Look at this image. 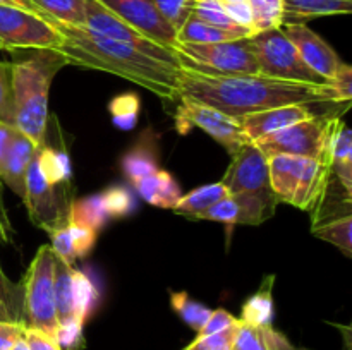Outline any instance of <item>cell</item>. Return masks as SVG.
Instances as JSON below:
<instances>
[{"mask_svg": "<svg viewBox=\"0 0 352 350\" xmlns=\"http://www.w3.org/2000/svg\"><path fill=\"white\" fill-rule=\"evenodd\" d=\"M62 36L50 21L12 5H0V48L7 51L28 48L58 50Z\"/></svg>", "mask_w": 352, "mask_h": 350, "instance_id": "cell-10", "label": "cell"}, {"mask_svg": "<svg viewBox=\"0 0 352 350\" xmlns=\"http://www.w3.org/2000/svg\"><path fill=\"white\" fill-rule=\"evenodd\" d=\"M181 98L208 105L234 119L275 106L344 103L337 100L330 82L308 84L261 74L203 75L184 69L179 81Z\"/></svg>", "mask_w": 352, "mask_h": 350, "instance_id": "cell-2", "label": "cell"}, {"mask_svg": "<svg viewBox=\"0 0 352 350\" xmlns=\"http://www.w3.org/2000/svg\"><path fill=\"white\" fill-rule=\"evenodd\" d=\"M340 115H316L254 141L265 156L292 154L330 161V139Z\"/></svg>", "mask_w": 352, "mask_h": 350, "instance_id": "cell-7", "label": "cell"}, {"mask_svg": "<svg viewBox=\"0 0 352 350\" xmlns=\"http://www.w3.org/2000/svg\"><path fill=\"white\" fill-rule=\"evenodd\" d=\"M0 321H10L9 312L6 311V307H3L2 304H0Z\"/></svg>", "mask_w": 352, "mask_h": 350, "instance_id": "cell-54", "label": "cell"}, {"mask_svg": "<svg viewBox=\"0 0 352 350\" xmlns=\"http://www.w3.org/2000/svg\"><path fill=\"white\" fill-rule=\"evenodd\" d=\"M69 233H71L72 247H74V253L78 259H85L89 256V253L93 250L96 244V237L98 232L91 229H86V226L74 225V223H67Z\"/></svg>", "mask_w": 352, "mask_h": 350, "instance_id": "cell-45", "label": "cell"}, {"mask_svg": "<svg viewBox=\"0 0 352 350\" xmlns=\"http://www.w3.org/2000/svg\"><path fill=\"white\" fill-rule=\"evenodd\" d=\"M309 158L292 156V154H274L268 156V175L270 185L278 202L292 205L299 178Z\"/></svg>", "mask_w": 352, "mask_h": 350, "instance_id": "cell-16", "label": "cell"}, {"mask_svg": "<svg viewBox=\"0 0 352 350\" xmlns=\"http://www.w3.org/2000/svg\"><path fill=\"white\" fill-rule=\"evenodd\" d=\"M344 350H351V331L346 329V349Z\"/></svg>", "mask_w": 352, "mask_h": 350, "instance_id": "cell-56", "label": "cell"}, {"mask_svg": "<svg viewBox=\"0 0 352 350\" xmlns=\"http://www.w3.org/2000/svg\"><path fill=\"white\" fill-rule=\"evenodd\" d=\"M0 126L16 129V108H14L12 67L10 62L0 60Z\"/></svg>", "mask_w": 352, "mask_h": 350, "instance_id": "cell-38", "label": "cell"}, {"mask_svg": "<svg viewBox=\"0 0 352 350\" xmlns=\"http://www.w3.org/2000/svg\"><path fill=\"white\" fill-rule=\"evenodd\" d=\"M12 54L16 129L40 146L48 126V95L55 75L67 64L54 48H28Z\"/></svg>", "mask_w": 352, "mask_h": 350, "instance_id": "cell-3", "label": "cell"}, {"mask_svg": "<svg viewBox=\"0 0 352 350\" xmlns=\"http://www.w3.org/2000/svg\"><path fill=\"white\" fill-rule=\"evenodd\" d=\"M170 305L172 309L177 312L179 318H181L189 328L195 329L196 333L205 326V323L208 321L210 314H212L213 311V309L206 307L201 302L189 297L188 292H172Z\"/></svg>", "mask_w": 352, "mask_h": 350, "instance_id": "cell-33", "label": "cell"}, {"mask_svg": "<svg viewBox=\"0 0 352 350\" xmlns=\"http://www.w3.org/2000/svg\"><path fill=\"white\" fill-rule=\"evenodd\" d=\"M179 64L184 71L203 75H250L260 74L256 58L248 38L220 43H179Z\"/></svg>", "mask_w": 352, "mask_h": 350, "instance_id": "cell-5", "label": "cell"}, {"mask_svg": "<svg viewBox=\"0 0 352 350\" xmlns=\"http://www.w3.org/2000/svg\"><path fill=\"white\" fill-rule=\"evenodd\" d=\"M282 30L311 71L322 75L327 82L336 78L342 60L320 34H316L306 24H287L282 26Z\"/></svg>", "mask_w": 352, "mask_h": 350, "instance_id": "cell-13", "label": "cell"}, {"mask_svg": "<svg viewBox=\"0 0 352 350\" xmlns=\"http://www.w3.org/2000/svg\"><path fill=\"white\" fill-rule=\"evenodd\" d=\"M315 105H322V103L275 106V108L248 113V115L239 117L237 120H239L241 127H243V132L246 136V139L250 143H254L260 137L277 132V130L285 129L289 126H294V124L301 122V120L320 115V113H315V110H313Z\"/></svg>", "mask_w": 352, "mask_h": 350, "instance_id": "cell-14", "label": "cell"}, {"mask_svg": "<svg viewBox=\"0 0 352 350\" xmlns=\"http://www.w3.org/2000/svg\"><path fill=\"white\" fill-rule=\"evenodd\" d=\"M151 2L175 31L181 30L182 24L191 17L195 7V0H151Z\"/></svg>", "mask_w": 352, "mask_h": 350, "instance_id": "cell-41", "label": "cell"}, {"mask_svg": "<svg viewBox=\"0 0 352 350\" xmlns=\"http://www.w3.org/2000/svg\"><path fill=\"white\" fill-rule=\"evenodd\" d=\"M140 106L141 102L134 93L116 96L109 105L113 126L122 130L134 129L138 124V117H140Z\"/></svg>", "mask_w": 352, "mask_h": 350, "instance_id": "cell-35", "label": "cell"}, {"mask_svg": "<svg viewBox=\"0 0 352 350\" xmlns=\"http://www.w3.org/2000/svg\"><path fill=\"white\" fill-rule=\"evenodd\" d=\"M232 350H296V347L274 326H253L239 321Z\"/></svg>", "mask_w": 352, "mask_h": 350, "instance_id": "cell-21", "label": "cell"}, {"mask_svg": "<svg viewBox=\"0 0 352 350\" xmlns=\"http://www.w3.org/2000/svg\"><path fill=\"white\" fill-rule=\"evenodd\" d=\"M0 304L9 312L10 321L24 325V290L23 283H16L3 273L0 266Z\"/></svg>", "mask_w": 352, "mask_h": 350, "instance_id": "cell-36", "label": "cell"}, {"mask_svg": "<svg viewBox=\"0 0 352 350\" xmlns=\"http://www.w3.org/2000/svg\"><path fill=\"white\" fill-rule=\"evenodd\" d=\"M284 21L287 24H306L316 17L346 16L352 12V0H282Z\"/></svg>", "mask_w": 352, "mask_h": 350, "instance_id": "cell-20", "label": "cell"}, {"mask_svg": "<svg viewBox=\"0 0 352 350\" xmlns=\"http://www.w3.org/2000/svg\"><path fill=\"white\" fill-rule=\"evenodd\" d=\"M223 9L230 16V19L241 27H246L253 33V16H251V9L248 0H220ZM254 34V33H253Z\"/></svg>", "mask_w": 352, "mask_h": 350, "instance_id": "cell-47", "label": "cell"}, {"mask_svg": "<svg viewBox=\"0 0 352 350\" xmlns=\"http://www.w3.org/2000/svg\"><path fill=\"white\" fill-rule=\"evenodd\" d=\"M107 216L105 208H103L102 196L93 194L86 196L81 199H72L71 206H69V215H67V223H74V225L86 226V229H91L95 232L105 226Z\"/></svg>", "mask_w": 352, "mask_h": 350, "instance_id": "cell-28", "label": "cell"}, {"mask_svg": "<svg viewBox=\"0 0 352 350\" xmlns=\"http://www.w3.org/2000/svg\"><path fill=\"white\" fill-rule=\"evenodd\" d=\"M38 167L41 175L50 185H69L71 184L72 170L71 160L65 151L64 144H57L54 141L43 137L41 144L36 150Z\"/></svg>", "mask_w": 352, "mask_h": 350, "instance_id": "cell-22", "label": "cell"}, {"mask_svg": "<svg viewBox=\"0 0 352 350\" xmlns=\"http://www.w3.org/2000/svg\"><path fill=\"white\" fill-rule=\"evenodd\" d=\"M237 323H239V318L232 316L229 311H226L222 307L215 309V311H212L205 326L198 331V335H213V333L226 331V329L234 328Z\"/></svg>", "mask_w": 352, "mask_h": 350, "instance_id": "cell-46", "label": "cell"}, {"mask_svg": "<svg viewBox=\"0 0 352 350\" xmlns=\"http://www.w3.org/2000/svg\"><path fill=\"white\" fill-rule=\"evenodd\" d=\"M72 311L74 318L85 325L100 304V290L86 271L72 268Z\"/></svg>", "mask_w": 352, "mask_h": 350, "instance_id": "cell-26", "label": "cell"}, {"mask_svg": "<svg viewBox=\"0 0 352 350\" xmlns=\"http://www.w3.org/2000/svg\"><path fill=\"white\" fill-rule=\"evenodd\" d=\"M192 16L205 21V23L212 24V26L220 27V30H226L229 31V33L237 34L239 38L253 36V33H251L250 30L237 26V24L230 19V16L227 14V10L223 9L220 0H195Z\"/></svg>", "mask_w": 352, "mask_h": 350, "instance_id": "cell-32", "label": "cell"}, {"mask_svg": "<svg viewBox=\"0 0 352 350\" xmlns=\"http://www.w3.org/2000/svg\"><path fill=\"white\" fill-rule=\"evenodd\" d=\"M17 129L7 126H0V170H2L3 160L7 156V151H9L10 144H12L14 134H16Z\"/></svg>", "mask_w": 352, "mask_h": 350, "instance_id": "cell-52", "label": "cell"}, {"mask_svg": "<svg viewBox=\"0 0 352 350\" xmlns=\"http://www.w3.org/2000/svg\"><path fill=\"white\" fill-rule=\"evenodd\" d=\"M274 281L275 275L263 278L260 288L244 302L239 321L253 326H272L274 321Z\"/></svg>", "mask_w": 352, "mask_h": 350, "instance_id": "cell-24", "label": "cell"}, {"mask_svg": "<svg viewBox=\"0 0 352 350\" xmlns=\"http://www.w3.org/2000/svg\"><path fill=\"white\" fill-rule=\"evenodd\" d=\"M50 23L60 33L62 45L58 51L64 55L69 65L116 74L160 98H179L182 67L177 51L172 48L146 50L124 41L98 36L85 27L54 21Z\"/></svg>", "mask_w": 352, "mask_h": 350, "instance_id": "cell-1", "label": "cell"}, {"mask_svg": "<svg viewBox=\"0 0 352 350\" xmlns=\"http://www.w3.org/2000/svg\"><path fill=\"white\" fill-rule=\"evenodd\" d=\"M330 86L336 91L337 100L344 103H349L352 98V69L349 64L340 65L339 72L336 74V78L330 81Z\"/></svg>", "mask_w": 352, "mask_h": 350, "instance_id": "cell-48", "label": "cell"}, {"mask_svg": "<svg viewBox=\"0 0 352 350\" xmlns=\"http://www.w3.org/2000/svg\"><path fill=\"white\" fill-rule=\"evenodd\" d=\"M24 342H26L30 350H62L54 336L47 335L43 331H38V329L26 328V331H24Z\"/></svg>", "mask_w": 352, "mask_h": 350, "instance_id": "cell-50", "label": "cell"}, {"mask_svg": "<svg viewBox=\"0 0 352 350\" xmlns=\"http://www.w3.org/2000/svg\"><path fill=\"white\" fill-rule=\"evenodd\" d=\"M82 323L78 319H71L58 325L55 340L62 350H81L85 347V335H82Z\"/></svg>", "mask_w": 352, "mask_h": 350, "instance_id": "cell-43", "label": "cell"}, {"mask_svg": "<svg viewBox=\"0 0 352 350\" xmlns=\"http://www.w3.org/2000/svg\"><path fill=\"white\" fill-rule=\"evenodd\" d=\"M82 27L91 31V33L98 34V36L124 41V43L146 48V50H157V48L162 47V45L153 43V41H150L148 38H144L143 34L138 33L136 30H133L129 24H126L122 19H119L112 10H109L105 5H102L98 0H86L85 26Z\"/></svg>", "mask_w": 352, "mask_h": 350, "instance_id": "cell-15", "label": "cell"}, {"mask_svg": "<svg viewBox=\"0 0 352 350\" xmlns=\"http://www.w3.org/2000/svg\"><path fill=\"white\" fill-rule=\"evenodd\" d=\"M177 124L205 130L212 139L226 148L229 154H234L243 144L250 143L244 136L239 120L191 100L181 98V105L177 108Z\"/></svg>", "mask_w": 352, "mask_h": 350, "instance_id": "cell-11", "label": "cell"}, {"mask_svg": "<svg viewBox=\"0 0 352 350\" xmlns=\"http://www.w3.org/2000/svg\"><path fill=\"white\" fill-rule=\"evenodd\" d=\"M102 202L109 218H126L133 213L136 201L133 191L124 185H112L102 192Z\"/></svg>", "mask_w": 352, "mask_h": 350, "instance_id": "cell-37", "label": "cell"}, {"mask_svg": "<svg viewBox=\"0 0 352 350\" xmlns=\"http://www.w3.org/2000/svg\"><path fill=\"white\" fill-rule=\"evenodd\" d=\"M352 163V132L344 120H337L330 139V165Z\"/></svg>", "mask_w": 352, "mask_h": 350, "instance_id": "cell-39", "label": "cell"}, {"mask_svg": "<svg viewBox=\"0 0 352 350\" xmlns=\"http://www.w3.org/2000/svg\"><path fill=\"white\" fill-rule=\"evenodd\" d=\"M23 199L33 225L50 233L57 226L67 223L69 206L74 198H72L71 184L50 185L45 180L34 153L26 172Z\"/></svg>", "mask_w": 352, "mask_h": 350, "instance_id": "cell-9", "label": "cell"}, {"mask_svg": "<svg viewBox=\"0 0 352 350\" xmlns=\"http://www.w3.org/2000/svg\"><path fill=\"white\" fill-rule=\"evenodd\" d=\"M352 215L337 216V218L325 220L316 225H311V233L320 240L336 246L346 257H352Z\"/></svg>", "mask_w": 352, "mask_h": 350, "instance_id": "cell-30", "label": "cell"}, {"mask_svg": "<svg viewBox=\"0 0 352 350\" xmlns=\"http://www.w3.org/2000/svg\"><path fill=\"white\" fill-rule=\"evenodd\" d=\"M12 237H14L12 223H10L9 213H7L6 199H3L2 180H0V246H6V244L12 242Z\"/></svg>", "mask_w": 352, "mask_h": 350, "instance_id": "cell-51", "label": "cell"}, {"mask_svg": "<svg viewBox=\"0 0 352 350\" xmlns=\"http://www.w3.org/2000/svg\"><path fill=\"white\" fill-rule=\"evenodd\" d=\"M253 16V33L282 27L284 10L282 0H248Z\"/></svg>", "mask_w": 352, "mask_h": 350, "instance_id": "cell-34", "label": "cell"}, {"mask_svg": "<svg viewBox=\"0 0 352 350\" xmlns=\"http://www.w3.org/2000/svg\"><path fill=\"white\" fill-rule=\"evenodd\" d=\"M330 180H332L330 161L308 160L301 178H299L292 206L305 209V211H313L325 198Z\"/></svg>", "mask_w": 352, "mask_h": 350, "instance_id": "cell-17", "label": "cell"}, {"mask_svg": "<svg viewBox=\"0 0 352 350\" xmlns=\"http://www.w3.org/2000/svg\"><path fill=\"white\" fill-rule=\"evenodd\" d=\"M198 220H210V222L226 223V225H243V215H241V208L236 202L232 196L220 199L213 206H210L206 211H203L198 216Z\"/></svg>", "mask_w": 352, "mask_h": 350, "instance_id": "cell-40", "label": "cell"}, {"mask_svg": "<svg viewBox=\"0 0 352 350\" xmlns=\"http://www.w3.org/2000/svg\"><path fill=\"white\" fill-rule=\"evenodd\" d=\"M248 43L256 58L261 75L308 84H327L322 75L305 64L282 27L253 34L248 38Z\"/></svg>", "mask_w": 352, "mask_h": 350, "instance_id": "cell-8", "label": "cell"}, {"mask_svg": "<svg viewBox=\"0 0 352 350\" xmlns=\"http://www.w3.org/2000/svg\"><path fill=\"white\" fill-rule=\"evenodd\" d=\"M133 189L151 206L164 209H174L179 199L182 198V191L174 175L167 170L158 168L155 174L146 175L140 180L133 182Z\"/></svg>", "mask_w": 352, "mask_h": 350, "instance_id": "cell-19", "label": "cell"}, {"mask_svg": "<svg viewBox=\"0 0 352 350\" xmlns=\"http://www.w3.org/2000/svg\"><path fill=\"white\" fill-rule=\"evenodd\" d=\"M0 5H12V7H19V9H24V10H30V12H34L38 14V16H41L40 10L36 9V7L31 3V0H0ZM43 17V16H41ZM45 19V17H43Z\"/></svg>", "mask_w": 352, "mask_h": 350, "instance_id": "cell-53", "label": "cell"}, {"mask_svg": "<svg viewBox=\"0 0 352 350\" xmlns=\"http://www.w3.org/2000/svg\"><path fill=\"white\" fill-rule=\"evenodd\" d=\"M50 239H52V250H54V254L57 257H60L64 263L67 264H74V261L78 259L76 257V253H74V247H72V240H71V233H69V226L67 223H64V225L57 226L55 230H52L50 233Z\"/></svg>", "mask_w": 352, "mask_h": 350, "instance_id": "cell-44", "label": "cell"}, {"mask_svg": "<svg viewBox=\"0 0 352 350\" xmlns=\"http://www.w3.org/2000/svg\"><path fill=\"white\" fill-rule=\"evenodd\" d=\"M98 2L153 43L172 50L177 48V31L164 19L151 0H98Z\"/></svg>", "mask_w": 352, "mask_h": 350, "instance_id": "cell-12", "label": "cell"}, {"mask_svg": "<svg viewBox=\"0 0 352 350\" xmlns=\"http://www.w3.org/2000/svg\"><path fill=\"white\" fill-rule=\"evenodd\" d=\"M236 328L237 325L226 331L213 333V335H198L182 350H232Z\"/></svg>", "mask_w": 352, "mask_h": 350, "instance_id": "cell-42", "label": "cell"}, {"mask_svg": "<svg viewBox=\"0 0 352 350\" xmlns=\"http://www.w3.org/2000/svg\"><path fill=\"white\" fill-rule=\"evenodd\" d=\"M54 268L55 254L50 244H45L36 250L21 283L24 290V326L55 338L58 319L54 297Z\"/></svg>", "mask_w": 352, "mask_h": 350, "instance_id": "cell-6", "label": "cell"}, {"mask_svg": "<svg viewBox=\"0 0 352 350\" xmlns=\"http://www.w3.org/2000/svg\"><path fill=\"white\" fill-rule=\"evenodd\" d=\"M230 196L229 189L222 184V182H213V184L201 185V187L192 189L188 194H182V198L179 199L177 205L174 206L172 211L175 215L189 216V218H198L203 211L213 206L215 202H219L220 199Z\"/></svg>", "mask_w": 352, "mask_h": 350, "instance_id": "cell-25", "label": "cell"}, {"mask_svg": "<svg viewBox=\"0 0 352 350\" xmlns=\"http://www.w3.org/2000/svg\"><path fill=\"white\" fill-rule=\"evenodd\" d=\"M232 156L222 184L236 199L243 215V225H261L277 209V198L270 185L268 158L254 143H246Z\"/></svg>", "mask_w": 352, "mask_h": 350, "instance_id": "cell-4", "label": "cell"}, {"mask_svg": "<svg viewBox=\"0 0 352 350\" xmlns=\"http://www.w3.org/2000/svg\"><path fill=\"white\" fill-rule=\"evenodd\" d=\"M36 150L38 146L30 137L16 130L12 144H10L6 160H3L2 170H0V180H2V184L9 185V189H12L19 198L24 196L26 172Z\"/></svg>", "mask_w": 352, "mask_h": 350, "instance_id": "cell-18", "label": "cell"}, {"mask_svg": "<svg viewBox=\"0 0 352 350\" xmlns=\"http://www.w3.org/2000/svg\"><path fill=\"white\" fill-rule=\"evenodd\" d=\"M72 266L64 263L60 257L55 256L54 268V297H55V311H57L58 325L65 321H71L74 318L72 311Z\"/></svg>", "mask_w": 352, "mask_h": 350, "instance_id": "cell-29", "label": "cell"}, {"mask_svg": "<svg viewBox=\"0 0 352 350\" xmlns=\"http://www.w3.org/2000/svg\"><path fill=\"white\" fill-rule=\"evenodd\" d=\"M239 40V36L234 33H229L226 30L212 26L205 21L198 19L196 16L189 17L181 30L177 31L179 43H192V45H206V43H220V41Z\"/></svg>", "mask_w": 352, "mask_h": 350, "instance_id": "cell-31", "label": "cell"}, {"mask_svg": "<svg viewBox=\"0 0 352 350\" xmlns=\"http://www.w3.org/2000/svg\"><path fill=\"white\" fill-rule=\"evenodd\" d=\"M12 350H30V349H28L26 342H24V336H23V338L19 340V342L16 343V345H14V349H12Z\"/></svg>", "mask_w": 352, "mask_h": 350, "instance_id": "cell-55", "label": "cell"}, {"mask_svg": "<svg viewBox=\"0 0 352 350\" xmlns=\"http://www.w3.org/2000/svg\"><path fill=\"white\" fill-rule=\"evenodd\" d=\"M120 168L131 184L146 175L155 174L160 168L157 139L151 134L144 132V136H141V139L124 154L120 160Z\"/></svg>", "mask_w": 352, "mask_h": 350, "instance_id": "cell-23", "label": "cell"}, {"mask_svg": "<svg viewBox=\"0 0 352 350\" xmlns=\"http://www.w3.org/2000/svg\"><path fill=\"white\" fill-rule=\"evenodd\" d=\"M26 326L14 321H0V350H12L24 336Z\"/></svg>", "mask_w": 352, "mask_h": 350, "instance_id": "cell-49", "label": "cell"}, {"mask_svg": "<svg viewBox=\"0 0 352 350\" xmlns=\"http://www.w3.org/2000/svg\"><path fill=\"white\" fill-rule=\"evenodd\" d=\"M31 3L47 21L78 27L85 26L86 0H31Z\"/></svg>", "mask_w": 352, "mask_h": 350, "instance_id": "cell-27", "label": "cell"}]
</instances>
